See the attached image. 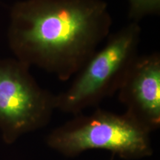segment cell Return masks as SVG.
Segmentation results:
<instances>
[{"instance_id": "cell-1", "label": "cell", "mask_w": 160, "mask_h": 160, "mask_svg": "<svg viewBox=\"0 0 160 160\" xmlns=\"http://www.w3.org/2000/svg\"><path fill=\"white\" fill-rule=\"evenodd\" d=\"M104 0H22L10 11L8 42L16 59L67 81L110 34Z\"/></svg>"}, {"instance_id": "cell-2", "label": "cell", "mask_w": 160, "mask_h": 160, "mask_svg": "<svg viewBox=\"0 0 160 160\" xmlns=\"http://www.w3.org/2000/svg\"><path fill=\"white\" fill-rule=\"evenodd\" d=\"M141 28L131 22L109 34L76 75L66 91L56 95V109L79 114L119 91L126 74L139 56Z\"/></svg>"}, {"instance_id": "cell-3", "label": "cell", "mask_w": 160, "mask_h": 160, "mask_svg": "<svg viewBox=\"0 0 160 160\" xmlns=\"http://www.w3.org/2000/svg\"><path fill=\"white\" fill-rule=\"evenodd\" d=\"M151 133L127 113L98 109L55 128L47 137L46 143L66 157L100 149L123 159H137L153 154Z\"/></svg>"}, {"instance_id": "cell-4", "label": "cell", "mask_w": 160, "mask_h": 160, "mask_svg": "<svg viewBox=\"0 0 160 160\" xmlns=\"http://www.w3.org/2000/svg\"><path fill=\"white\" fill-rule=\"evenodd\" d=\"M56 95L42 88L17 59L0 58V131L6 143L47 125Z\"/></svg>"}, {"instance_id": "cell-5", "label": "cell", "mask_w": 160, "mask_h": 160, "mask_svg": "<svg viewBox=\"0 0 160 160\" xmlns=\"http://www.w3.org/2000/svg\"><path fill=\"white\" fill-rule=\"evenodd\" d=\"M125 113L151 133L160 126V55L138 56L119 91Z\"/></svg>"}, {"instance_id": "cell-6", "label": "cell", "mask_w": 160, "mask_h": 160, "mask_svg": "<svg viewBox=\"0 0 160 160\" xmlns=\"http://www.w3.org/2000/svg\"><path fill=\"white\" fill-rule=\"evenodd\" d=\"M128 18L132 22L160 13V0H128Z\"/></svg>"}]
</instances>
